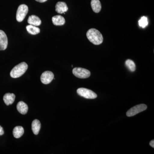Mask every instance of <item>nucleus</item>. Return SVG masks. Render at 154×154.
<instances>
[{"instance_id":"obj_20","label":"nucleus","mask_w":154,"mask_h":154,"mask_svg":"<svg viewBox=\"0 0 154 154\" xmlns=\"http://www.w3.org/2000/svg\"><path fill=\"white\" fill-rule=\"evenodd\" d=\"M4 129L2 126L0 125V136L4 134Z\"/></svg>"},{"instance_id":"obj_4","label":"nucleus","mask_w":154,"mask_h":154,"mask_svg":"<svg viewBox=\"0 0 154 154\" xmlns=\"http://www.w3.org/2000/svg\"><path fill=\"white\" fill-rule=\"evenodd\" d=\"M72 73L75 76L79 79H87L91 75L90 71L80 67H75L73 69Z\"/></svg>"},{"instance_id":"obj_2","label":"nucleus","mask_w":154,"mask_h":154,"mask_svg":"<svg viewBox=\"0 0 154 154\" xmlns=\"http://www.w3.org/2000/svg\"><path fill=\"white\" fill-rule=\"evenodd\" d=\"M28 65L26 63L22 62L14 67L10 73L12 78L16 79L22 76L28 69Z\"/></svg>"},{"instance_id":"obj_17","label":"nucleus","mask_w":154,"mask_h":154,"mask_svg":"<svg viewBox=\"0 0 154 154\" xmlns=\"http://www.w3.org/2000/svg\"><path fill=\"white\" fill-rule=\"evenodd\" d=\"M26 28L28 33L32 35H36L40 33V29L36 26L30 25L26 26Z\"/></svg>"},{"instance_id":"obj_6","label":"nucleus","mask_w":154,"mask_h":154,"mask_svg":"<svg viewBox=\"0 0 154 154\" xmlns=\"http://www.w3.org/2000/svg\"><path fill=\"white\" fill-rule=\"evenodd\" d=\"M147 108V106L145 104H142L136 105L134 107L131 108L127 112V116H128V117L134 116L138 113L146 110Z\"/></svg>"},{"instance_id":"obj_14","label":"nucleus","mask_w":154,"mask_h":154,"mask_svg":"<svg viewBox=\"0 0 154 154\" xmlns=\"http://www.w3.org/2000/svg\"><path fill=\"white\" fill-rule=\"evenodd\" d=\"M91 6L92 10L95 13H99L102 9V5L99 0H92Z\"/></svg>"},{"instance_id":"obj_1","label":"nucleus","mask_w":154,"mask_h":154,"mask_svg":"<svg viewBox=\"0 0 154 154\" xmlns=\"http://www.w3.org/2000/svg\"><path fill=\"white\" fill-rule=\"evenodd\" d=\"M87 38L95 45H99L103 41V37L100 31L95 28H91L87 31Z\"/></svg>"},{"instance_id":"obj_8","label":"nucleus","mask_w":154,"mask_h":154,"mask_svg":"<svg viewBox=\"0 0 154 154\" xmlns=\"http://www.w3.org/2000/svg\"><path fill=\"white\" fill-rule=\"evenodd\" d=\"M8 45V38L7 35L3 30H0V50H5Z\"/></svg>"},{"instance_id":"obj_7","label":"nucleus","mask_w":154,"mask_h":154,"mask_svg":"<svg viewBox=\"0 0 154 154\" xmlns=\"http://www.w3.org/2000/svg\"><path fill=\"white\" fill-rule=\"evenodd\" d=\"M54 79V75L52 72L47 71L42 73L40 78L42 83L45 85H48L52 82Z\"/></svg>"},{"instance_id":"obj_11","label":"nucleus","mask_w":154,"mask_h":154,"mask_svg":"<svg viewBox=\"0 0 154 154\" xmlns=\"http://www.w3.org/2000/svg\"><path fill=\"white\" fill-rule=\"evenodd\" d=\"M17 109L19 113L25 115L28 112V105L25 102L20 101L17 104Z\"/></svg>"},{"instance_id":"obj_22","label":"nucleus","mask_w":154,"mask_h":154,"mask_svg":"<svg viewBox=\"0 0 154 154\" xmlns=\"http://www.w3.org/2000/svg\"><path fill=\"white\" fill-rule=\"evenodd\" d=\"M36 2H38L39 3H43L46 2L47 0H35Z\"/></svg>"},{"instance_id":"obj_16","label":"nucleus","mask_w":154,"mask_h":154,"mask_svg":"<svg viewBox=\"0 0 154 154\" xmlns=\"http://www.w3.org/2000/svg\"><path fill=\"white\" fill-rule=\"evenodd\" d=\"M13 135L16 138H19L23 135L24 133L23 128L21 126H17L14 128L13 130Z\"/></svg>"},{"instance_id":"obj_21","label":"nucleus","mask_w":154,"mask_h":154,"mask_svg":"<svg viewBox=\"0 0 154 154\" xmlns=\"http://www.w3.org/2000/svg\"><path fill=\"white\" fill-rule=\"evenodd\" d=\"M149 145L151 146L152 147V148H154V140H153L151 141L149 143Z\"/></svg>"},{"instance_id":"obj_19","label":"nucleus","mask_w":154,"mask_h":154,"mask_svg":"<svg viewBox=\"0 0 154 154\" xmlns=\"http://www.w3.org/2000/svg\"><path fill=\"white\" fill-rule=\"evenodd\" d=\"M139 25L142 28H145L148 25V19L146 17H143L139 21Z\"/></svg>"},{"instance_id":"obj_10","label":"nucleus","mask_w":154,"mask_h":154,"mask_svg":"<svg viewBox=\"0 0 154 154\" xmlns=\"http://www.w3.org/2000/svg\"><path fill=\"white\" fill-rule=\"evenodd\" d=\"M15 94H10L7 93L5 94V96L3 97V100L4 102L7 105H12L15 101Z\"/></svg>"},{"instance_id":"obj_12","label":"nucleus","mask_w":154,"mask_h":154,"mask_svg":"<svg viewBox=\"0 0 154 154\" xmlns=\"http://www.w3.org/2000/svg\"><path fill=\"white\" fill-rule=\"evenodd\" d=\"M52 21L54 25L56 26H62L65 23V19L60 15L54 16L52 18Z\"/></svg>"},{"instance_id":"obj_15","label":"nucleus","mask_w":154,"mask_h":154,"mask_svg":"<svg viewBox=\"0 0 154 154\" xmlns=\"http://www.w3.org/2000/svg\"><path fill=\"white\" fill-rule=\"evenodd\" d=\"M31 126L33 134L35 135L38 134L41 128V125L40 121L38 119H35L32 122Z\"/></svg>"},{"instance_id":"obj_18","label":"nucleus","mask_w":154,"mask_h":154,"mask_svg":"<svg viewBox=\"0 0 154 154\" xmlns=\"http://www.w3.org/2000/svg\"><path fill=\"white\" fill-rule=\"evenodd\" d=\"M125 65L131 72H134L136 70V65L134 62L131 60H127L125 63Z\"/></svg>"},{"instance_id":"obj_13","label":"nucleus","mask_w":154,"mask_h":154,"mask_svg":"<svg viewBox=\"0 0 154 154\" xmlns=\"http://www.w3.org/2000/svg\"><path fill=\"white\" fill-rule=\"evenodd\" d=\"M28 22L30 25L35 26H39L41 24V20L39 17L35 15L30 16L28 18Z\"/></svg>"},{"instance_id":"obj_3","label":"nucleus","mask_w":154,"mask_h":154,"mask_svg":"<svg viewBox=\"0 0 154 154\" xmlns=\"http://www.w3.org/2000/svg\"><path fill=\"white\" fill-rule=\"evenodd\" d=\"M79 96L88 99H94L97 98V95L94 91L85 88H80L77 91Z\"/></svg>"},{"instance_id":"obj_5","label":"nucleus","mask_w":154,"mask_h":154,"mask_svg":"<svg viewBox=\"0 0 154 154\" xmlns=\"http://www.w3.org/2000/svg\"><path fill=\"white\" fill-rule=\"evenodd\" d=\"M28 12V6L25 5H21L17 9V21L18 22H22L23 21Z\"/></svg>"},{"instance_id":"obj_9","label":"nucleus","mask_w":154,"mask_h":154,"mask_svg":"<svg viewBox=\"0 0 154 154\" xmlns=\"http://www.w3.org/2000/svg\"><path fill=\"white\" fill-rule=\"evenodd\" d=\"M68 10V8L66 3L64 2H60L57 3L55 6V11L60 14H64Z\"/></svg>"}]
</instances>
